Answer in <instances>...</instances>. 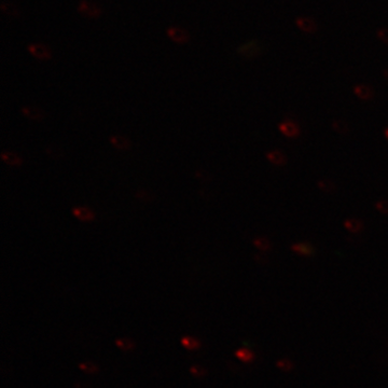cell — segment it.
<instances>
[{
	"label": "cell",
	"instance_id": "obj_11",
	"mask_svg": "<svg viewBox=\"0 0 388 388\" xmlns=\"http://www.w3.org/2000/svg\"><path fill=\"white\" fill-rule=\"evenodd\" d=\"M268 160L275 165H284L286 163V157L283 152L279 150H273L268 153Z\"/></svg>",
	"mask_w": 388,
	"mask_h": 388
},
{
	"label": "cell",
	"instance_id": "obj_15",
	"mask_svg": "<svg viewBox=\"0 0 388 388\" xmlns=\"http://www.w3.org/2000/svg\"><path fill=\"white\" fill-rule=\"evenodd\" d=\"M2 158L7 164L12 165V166H17L22 163L21 158L17 155L11 153V152H4L2 154Z\"/></svg>",
	"mask_w": 388,
	"mask_h": 388
},
{
	"label": "cell",
	"instance_id": "obj_22",
	"mask_svg": "<svg viewBox=\"0 0 388 388\" xmlns=\"http://www.w3.org/2000/svg\"><path fill=\"white\" fill-rule=\"evenodd\" d=\"M375 207L376 209L380 211V213L382 214H385L387 215L388 214V201L386 200H380L378 201L376 204H375Z\"/></svg>",
	"mask_w": 388,
	"mask_h": 388
},
{
	"label": "cell",
	"instance_id": "obj_10",
	"mask_svg": "<svg viewBox=\"0 0 388 388\" xmlns=\"http://www.w3.org/2000/svg\"><path fill=\"white\" fill-rule=\"evenodd\" d=\"M181 345L190 351H194L200 348L201 343L197 338L194 337H183L181 339Z\"/></svg>",
	"mask_w": 388,
	"mask_h": 388
},
{
	"label": "cell",
	"instance_id": "obj_23",
	"mask_svg": "<svg viewBox=\"0 0 388 388\" xmlns=\"http://www.w3.org/2000/svg\"><path fill=\"white\" fill-rule=\"evenodd\" d=\"M385 136H386V138L388 139V127L385 130Z\"/></svg>",
	"mask_w": 388,
	"mask_h": 388
},
{
	"label": "cell",
	"instance_id": "obj_20",
	"mask_svg": "<svg viewBox=\"0 0 388 388\" xmlns=\"http://www.w3.org/2000/svg\"><path fill=\"white\" fill-rule=\"evenodd\" d=\"M190 371H191V374H192L193 376H196V377H202V376H204L205 373H206V370H205L204 368H203V367L199 366V365L193 366V367L190 369Z\"/></svg>",
	"mask_w": 388,
	"mask_h": 388
},
{
	"label": "cell",
	"instance_id": "obj_21",
	"mask_svg": "<svg viewBox=\"0 0 388 388\" xmlns=\"http://www.w3.org/2000/svg\"><path fill=\"white\" fill-rule=\"evenodd\" d=\"M378 39L388 45V27H381L376 30Z\"/></svg>",
	"mask_w": 388,
	"mask_h": 388
},
{
	"label": "cell",
	"instance_id": "obj_16",
	"mask_svg": "<svg viewBox=\"0 0 388 388\" xmlns=\"http://www.w3.org/2000/svg\"><path fill=\"white\" fill-rule=\"evenodd\" d=\"M23 112L26 117H28L29 119H35V120H40L42 118V113L41 111L36 108V107H25L23 109Z\"/></svg>",
	"mask_w": 388,
	"mask_h": 388
},
{
	"label": "cell",
	"instance_id": "obj_1",
	"mask_svg": "<svg viewBox=\"0 0 388 388\" xmlns=\"http://www.w3.org/2000/svg\"><path fill=\"white\" fill-rule=\"evenodd\" d=\"M78 11L90 17V19H96L102 14V9L90 0H81L80 5L78 7Z\"/></svg>",
	"mask_w": 388,
	"mask_h": 388
},
{
	"label": "cell",
	"instance_id": "obj_6",
	"mask_svg": "<svg viewBox=\"0 0 388 388\" xmlns=\"http://www.w3.org/2000/svg\"><path fill=\"white\" fill-rule=\"evenodd\" d=\"M279 131L288 138H296L301 133L299 125L294 121H284L279 124Z\"/></svg>",
	"mask_w": 388,
	"mask_h": 388
},
{
	"label": "cell",
	"instance_id": "obj_8",
	"mask_svg": "<svg viewBox=\"0 0 388 388\" xmlns=\"http://www.w3.org/2000/svg\"><path fill=\"white\" fill-rule=\"evenodd\" d=\"M354 92H355V94L359 97L360 100H364V101L371 100L372 97H373V94H374L372 87H370V86L365 85V84L357 85L355 87Z\"/></svg>",
	"mask_w": 388,
	"mask_h": 388
},
{
	"label": "cell",
	"instance_id": "obj_14",
	"mask_svg": "<svg viewBox=\"0 0 388 388\" xmlns=\"http://www.w3.org/2000/svg\"><path fill=\"white\" fill-rule=\"evenodd\" d=\"M345 228L351 233H358L363 229V223H361L358 219L351 218L345 221Z\"/></svg>",
	"mask_w": 388,
	"mask_h": 388
},
{
	"label": "cell",
	"instance_id": "obj_2",
	"mask_svg": "<svg viewBox=\"0 0 388 388\" xmlns=\"http://www.w3.org/2000/svg\"><path fill=\"white\" fill-rule=\"evenodd\" d=\"M237 51H239L240 54H242L246 57L252 58V57H257L261 53L262 49H261V45H260L259 41L251 40V41L246 42L245 45L240 47Z\"/></svg>",
	"mask_w": 388,
	"mask_h": 388
},
{
	"label": "cell",
	"instance_id": "obj_17",
	"mask_svg": "<svg viewBox=\"0 0 388 388\" xmlns=\"http://www.w3.org/2000/svg\"><path fill=\"white\" fill-rule=\"evenodd\" d=\"M111 143L114 147L118 148V149H126V148H128V145H130L128 140L124 137H121V136H113L111 138Z\"/></svg>",
	"mask_w": 388,
	"mask_h": 388
},
{
	"label": "cell",
	"instance_id": "obj_3",
	"mask_svg": "<svg viewBox=\"0 0 388 388\" xmlns=\"http://www.w3.org/2000/svg\"><path fill=\"white\" fill-rule=\"evenodd\" d=\"M167 36L176 43H187L190 40L188 31L181 27H177V26H172L167 29Z\"/></svg>",
	"mask_w": 388,
	"mask_h": 388
},
{
	"label": "cell",
	"instance_id": "obj_7",
	"mask_svg": "<svg viewBox=\"0 0 388 388\" xmlns=\"http://www.w3.org/2000/svg\"><path fill=\"white\" fill-rule=\"evenodd\" d=\"M73 214L76 218L81 220V221H91L95 217L93 211L86 207H76L73 210Z\"/></svg>",
	"mask_w": 388,
	"mask_h": 388
},
{
	"label": "cell",
	"instance_id": "obj_18",
	"mask_svg": "<svg viewBox=\"0 0 388 388\" xmlns=\"http://www.w3.org/2000/svg\"><path fill=\"white\" fill-rule=\"evenodd\" d=\"M79 368H80L82 371H84L85 373H89V374H93L95 372H97V366L93 363H91V361H87V363H82L80 364V366H79Z\"/></svg>",
	"mask_w": 388,
	"mask_h": 388
},
{
	"label": "cell",
	"instance_id": "obj_12",
	"mask_svg": "<svg viewBox=\"0 0 388 388\" xmlns=\"http://www.w3.org/2000/svg\"><path fill=\"white\" fill-rule=\"evenodd\" d=\"M2 10L6 14H8L9 16H12V17H19L20 16L19 8H17L15 5H13L12 3H7V2L3 3Z\"/></svg>",
	"mask_w": 388,
	"mask_h": 388
},
{
	"label": "cell",
	"instance_id": "obj_4",
	"mask_svg": "<svg viewBox=\"0 0 388 388\" xmlns=\"http://www.w3.org/2000/svg\"><path fill=\"white\" fill-rule=\"evenodd\" d=\"M296 25L298 26V28L307 34L316 33L317 29H318V25H317L315 20H313L312 17H308V16L298 17V19L296 20Z\"/></svg>",
	"mask_w": 388,
	"mask_h": 388
},
{
	"label": "cell",
	"instance_id": "obj_19",
	"mask_svg": "<svg viewBox=\"0 0 388 388\" xmlns=\"http://www.w3.org/2000/svg\"><path fill=\"white\" fill-rule=\"evenodd\" d=\"M253 244L260 250H269L270 249V243H269V241L266 240V239H262V237H259V239H255L253 241Z\"/></svg>",
	"mask_w": 388,
	"mask_h": 388
},
{
	"label": "cell",
	"instance_id": "obj_13",
	"mask_svg": "<svg viewBox=\"0 0 388 388\" xmlns=\"http://www.w3.org/2000/svg\"><path fill=\"white\" fill-rule=\"evenodd\" d=\"M116 345L121 348L124 351L132 350L135 347V343L133 340H131L130 338H120L116 341Z\"/></svg>",
	"mask_w": 388,
	"mask_h": 388
},
{
	"label": "cell",
	"instance_id": "obj_9",
	"mask_svg": "<svg viewBox=\"0 0 388 388\" xmlns=\"http://www.w3.org/2000/svg\"><path fill=\"white\" fill-rule=\"evenodd\" d=\"M291 249L300 255H311L314 252V248L312 245L307 243H296L291 246Z\"/></svg>",
	"mask_w": 388,
	"mask_h": 388
},
{
	"label": "cell",
	"instance_id": "obj_5",
	"mask_svg": "<svg viewBox=\"0 0 388 388\" xmlns=\"http://www.w3.org/2000/svg\"><path fill=\"white\" fill-rule=\"evenodd\" d=\"M28 52L39 59H50L52 57L50 49L47 46L42 45V43H33V45H29Z\"/></svg>",
	"mask_w": 388,
	"mask_h": 388
}]
</instances>
